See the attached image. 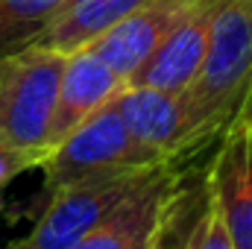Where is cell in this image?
Instances as JSON below:
<instances>
[{
  "mask_svg": "<svg viewBox=\"0 0 252 249\" xmlns=\"http://www.w3.org/2000/svg\"><path fill=\"white\" fill-rule=\"evenodd\" d=\"M205 190L235 249H252V121L235 118L205 170Z\"/></svg>",
  "mask_w": 252,
  "mask_h": 249,
  "instance_id": "obj_6",
  "label": "cell"
},
{
  "mask_svg": "<svg viewBox=\"0 0 252 249\" xmlns=\"http://www.w3.org/2000/svg\"><path fill=\"white\" fill-rule=\"evenodd\" d=\"M118 109L129 141L144 164L193 161L182 150V106L176 94L129 82L118 94Z\"/></svg>",
  "mask_w": 252,
  "mask_h": 249,
  "instance_id": "obj_8",
  "label": "cell"
},
{
  "mask_svg": "<svg viewBox=\"0 0 252 249\" xmlns=\"http://www.w3.org/2000/svg\"><path fill=\"white\" fill-rule=\"evenodd\" d=\"M252 82V0H223L214 24L205 62L185 94L182 106V150L196 158L223 138L238 118Z\"/></svg>",
  "mask_w": 252,
  "mask_h": 249,
  "instance_id": "obj_1",
  "label": "cell"
},
{
  "mask_svg": "<svg viewBox=\"0 0 252 249\" xmlns=\"http://www.w3.org/2000/svg\"><path fill=\"white\" fill-rule=\"evenodd\" d=\"M193 176V161H167L121 205L109 211L73 249H153L161 220L179 187Z\"/></svg>",
  "mask_w": 252,
  "mask_h": 249,
  "instance_id": "obj_5",
  "label": "cell"
},
{
  "mask_svg": "<svg viewBox=\"0 0 252 249\" xmlns=\"http://www.w3.org/2000/svg\"><path fill=\"white\" fill-rule=\"evenodd\" d=\"M126 85L129 82L121 79L88 47L67 53L62 82H59V97H56V112H53V126H50V150L56 144H62L94 112H100L106 103H112Z\"/></svg>",
  "mask_w": 252,
  "mask_h": 249,
  "instance_id": "obj_10",
  "label": "cell"
},
{
  "mask_svg": "<svg viewBox=\"0 0 252 249\" xmlns=\"http://www.w3.org/2000/svg\"><path fill=\"white\" fill-rule=\"evenodd\" d=\"M144 3L147 0H67L62 15L53 21L38 44L53 47L64 56L76 53Z\"/></svg>",
  "mask_w": 252,
  "mask_h": 249,
  "instance_id": "obj_11",
  "label": "cell"
},
{
  "mask_svg": "<svg viewBox=\"0 0 252 249\" xmlns=\"http://www.w3.org/2000/svg\"><path fill=\"white\" fill-rule=\"evenodd\" d=\"M190 249H235L223 217L217 214V208L208 199V190H205V199H202V208H199V217H196V226H193Z\"/></svg>",
  "mask_w": 252,
  "mask_h": 249,
  "instance_id": "obj_14",
  "label": "cell"
},
{
  "mask_svg": "<svg viewBox=\"0 0 252 249\" xmlns=\"http://www.w3.org/2000/svg\"><path fill=\"white\" fill-rule=\"evenodd\" d=\"M238 118H250L252 121V82H250V88H247V97H244V103H241Z\"/></svg>",
  "mask_w": 252,
  "mask_h": 249,
  "instance_id": "obj_16",
  "label": "cell"
},
{
  "mask_svg": "<svg viewBox=\"0 0 252 249\" xmlns=\"http://www.w3.org/2000/svg\"><path fill=\"white\" fill-rule=\"evenodd\" d=\"M161 3H173V6H190V3H196V0H161Z\"/></svg>",
  "mask_w": 252,
  "mask_h": 249,
  "instance_id": "obj_17",
  "label": "cell"
},
{
  "mask_svg": "<svg viewBox=\"0 0 252 249\" xmlns=\"http://www.w3.org/2000/svg\"><path fill=\"white\" fill-rule=\"evenodd\" d=\"M67 0H0V59L44 38Z\"/></svg>",
  "mask_w": 252,
  "mask_h": 249,
  "instance_id": "obj_12",
  "label": "cell"
},
{
  "mask_svg": "<svg viewBox=\"0 0 252 249\" xmlns=\"http://www.w3.org/2000/svg\"><path fill=\"white\" fill-rule=\"evenodd\" d=\"M185 9L188 6L147 0L144 6L129 12L124 21H118L112 30H106L100 38H94L88 44V50L94 56H100L121 79L132 82L135 73L156 53V47L164 41V35L185 15Z\"/></svg>",
  "mask_w": 252,
  "mask_h": 249,
  "instance_id": "obj_9",
  "label": "cell"
},
{
  "mask_svg": "<svg viewBox=\"0 0 252 249\" xmlns=\"http://www.w3.org/2000/svg\"><path fill=\"white\" fill-rule=\"evenodd\" d=\"M32 167H38L35 158H30L27 153L9 147L6 141H0V211L6 208V190H9V185H12L21 173H27V170H32Z\"/></svg>",
  "mask_w": 252,
  "mask_h": 249,
  "instance_id": "obj_15",
  "label": "cell"
},
{
  "mask_svg": "<svg viewBox=\"0 0 252 249\" xmlns=\"http://www.w3.org/2000/svg\"><path fill=\"white\" fill-rule=\"evenodd\" d=\"M223 0H196L185 9V15L176 21V27L164 35V41L156 47V53L147 64L135 73V85L158 88L167 94H185L190 82L196 79L199 67L205 62L208 41H211V24Z\"/></svg>",
  "mask_w": 252,
  "mask_h": 249,
  "instance_id": "obj_7",
  "label": "cell"
},
{
  "mask_svg": "<svg viewBox=\"0 0 252 249\" xmlns=\"http://www.w3.org/2000/svg\"><path fill=\"white\" fill-rule=\"evenodd\" d=\"M202 199H205V173L202 176L193 173L188 182L179 187L176 199L170 202V208H167V214L161 220V229L156 235L153 249H190L193 226H196Z\"/></svg>",
  "mask_w": 252,
  "mask_h": 249,
  "instance_id": "obj_13",
  "label": "cell"
},
{
  "mask_svg": "<svg viewBox=\"0 0 252 249\" xmlns=\"http://www.w3.org/2000/svg\"><path fill=\"white\" fill-rule=\"evenodd\" d=\"M161 167V164H158ZM158 167H124L91 176L79 185L62 187L44 196V208L35 226L0 249H73L97 223L109 217L115 205L141 187Z\"/></svg>",
  "mask_w": 252,
  "mask_h": 249,
  "instance_id": "obj_3",
  "label": "cell"
},
{
  "mask_svg": "<svg viewBox=\"0 0 252 249\" xmlns=\"http://www.w3.org/2000/svg\"><path fill=\"white\" fill-rule=\"evenodd\" d=\"M118 100V97H115ZM106 103L100 112H94L85 124H79L62 144L50 150V156L41 161L44 170V196L79 185L91 176L124 170V167H153L144 164L135 153L129 132L124 126L118 103ZM158 167V164H156Z\"/></svg>",
  "mask_w": 252,
  "mask_h": 249,
  "instance_id": "obj_4",
  "label": "cell"
},
{
  "mask_svg": "<svg viewBox=\"0 0 252 249\" xmlns=\"http://www.w3.org/2000/svg\"><path fill=\"white\" fill-rule=\"evenodd\" d=\"M67 56L32 44L0 59V141L41 161L50 156V126Z\"/></svg>",
  "mask_w": 252,
  "mask_h": 249,
  "instance_id": "obj_2",
  "label": "cell"
}]
</instances>
